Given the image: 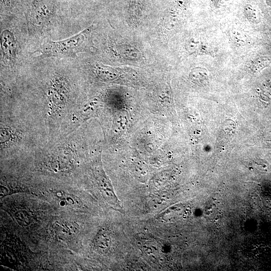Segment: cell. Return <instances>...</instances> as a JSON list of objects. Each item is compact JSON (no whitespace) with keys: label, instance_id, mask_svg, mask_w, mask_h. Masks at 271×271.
<instances>
[{"label":"cell","instance_id":"2","mask_svg":"<svg viewBox=\"0 0 271 271\" xmlns=\"http://www.w3.org/2000/svg\"><path fill=\"white\" fill-rule=\"evenodd\" d=\"M1 45L4 60L7 63L13 65L16 57L17 45L15 37L10 31L5 30L2 33Z\"/></svg>","mask_w":271,"mask_h":271},{"label":"cell","instance_id":"5","mask_svg":"<svg viewBox=\"0 0 271 271\" xmlns=\"http://www.w3.org/2000/svg\"><path fill=\"white\" fill-rule=\"evenodd\" d=\"M77 224L72 223L71 222L68 223L66 224H64L63 227H62V229L61 231L62 232H65L66 233H76L78 231V227L77 225Z\"/></svg>","mask_w":271,"mask_h":271},{"label":"cell","instance_id":"3","mask_svg":"<svg viewBox=\"0 0 271 271\" xmlns=\"http://www.w3.org/2000/svg\"><path fill=\"white\" fill-rule=\"evenodd\" d=\"M58 197L67 204L73 207L79 208L81 206V200L77 197L68 193H58Z\"/></svg>","mask_w":271,"mask_h":271},{"label":"cell","instance_id":"1","mask_svg":"<svg viewBox=\"0 0 271 271\" xmlns=\"http://www.w3.org/2000/svg\"><path fill=\"white\" fill-rule=\"evenodd\" d=\"M86 30L62 41H47L41 49V54L45 57H76L83 51Z\"/></svg>","mask_w":271,"mask_h":271},{"label":"cell","instance_id":"4","mask_svg":"<svg viewBox=\"0 0 271 271\" xmlns=\"http://www.w3.org/2000/svg\"><path fill=\"white\" fill-rule=\"evenodd\" d=\"M110 241L107 235L102 234L99 235L96 239L97 245L101 248H106L108 246V243Z\"/></svg>","mask_w":271,"mask_h":271}]
</instances>
